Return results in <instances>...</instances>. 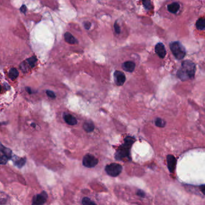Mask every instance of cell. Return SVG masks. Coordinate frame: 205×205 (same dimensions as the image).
Wrapping results in <instances>:
<instances>
[{"instance_id":"cell-1","label":"cell","mask_w":205,"mask_h":205,"mask_svg":"<svg viewBox=\"0 0 205 205\" xmlns=\"http://www.w3.org/2000/svg\"><path fill=\"white\" fill-rule=\"evenodd\" d=\"M196 70V64L193 62L188 60H184L177 72V77L183 81L192 80L194 78Z\"/></svg>"},{"instance_id":"cell-2","label":"cell","mask_w":205,"mask_h":205,"mask_svg":"<svg viewBox=\"0 0 205 205\" xmlns=\"http://www.w3.org/2000/svg\"><path fill=\"white\" fill-rule=\"evenodd\" d=\"M135 140L133 137H127L124 140V143L119 147L115 154V159L122 160L124 158H129L130 148L133 144Z\"/></svg>"},{"instance_id":"cell-3","label":"cell","mask_w":205,"mask_h":205,"mask_svg":"<svg viewBox=\"0 0 205 205\" xmlns=\"http://www.w3.org/2000/svg\"><path fill=\"white\" fill-rule=\"evenodd\" d=\"M170 48L175 56V57L179 60L183 59L186 55V50L183 45L179 42H173L170 44Z\"/></svg>"},{"instance_id":"cell-4","label":"cell","mask_w":205,"mask_h":205,"mask_svg":"<svg viewBox=\"0 0 205 205\" xmlns=\"http://www.w3.org/2000/svg\"><path fill=\"white\" fill-rule=\"evenodd\" d=\"M122 165L117 163H112L107 165L105 167V171L107 174L112 177H117L122 172Z\"/></svg>"},{"instance_id":"cell-5","label":"cell","mask_w":205,"mask_h":205,"mask_svg":"<svg viewBox=\"0 0 205 205\" xmlns=\"http://www.w3.org/2000/svg\"><path fill=\"white\" fill-rule=\"evenodd\" d=\"M37 62V59L35 56H32V57L27 59L25 61H24L19 66V67L21 70L23 72H27L30 69L33 68L36 63Z\"/></svg>"},{"instance_id":"cell-6","label":"cell","mask_w":205,"mask_h":205,"mask_svg":"<svg viewBox=\"0 0 205 205\" xmlns=\"http://www.w3.org/2000/svg\"><path fill=\"white\" fill-rule=\"evenodd\" d=\"M83 165L87 168H92L96 166L99 162L98 159L92 155L87 154L83 158Z\"/></svg>"},{"instance_id":"cell-7","label":"cell","mask_w":205,"mask_h":205,"mask_svg":"<svg viewBox=\"0 0 205 205\" xmlns=\"http://www.w3.org/2000/svg\"><path fill=\"white\" fill-rule=\"evenodd\" d=\"M47 198V194L45 191H43L39 194L34 196L32 198V204L40 205L46 203Z\"/></svg>"},{"instance_id":"cell-8","label":"cell","mask_w":205,"mask_h":205,"mask_svg":"<svg viewBox=\"0 0 205 205\" xmlns=\"http://www.w3.org/2000/svg\"><path fill=\"white\" fill-rule=\"evenodd\" d=\"M114 77L116 85L118 86L122 85L126 80L125 74L123 72L119 70H117L115 72L114 74Z\"/></svg>"},{"instance_id":"cell-9","label":"cell","mask_w":205,"mask_h":205,"mask_svg":"<svg viewBox=\"0 0 205 205\" xmlns=\"http://www.w3.org/2000/svg\"><path fill=\"white\" fill-rule=\"evenodd\" d=\"M176 158L172 155H169L167 156V163L168 169L170 173H173L176 168Z\"/></svg>"},{"instance_id":"cell-10","label":"cell","mask_w":205,"mask_h":205,"mask_svg":"<svg viewBox=\"0 0 205 205\" xmlns=\"http://www.w3.org/2000/svg\"><path fill=\"white\" fill-rule=\"evenodd\" d=\"M155 51L161 59H164L166 55V50L162 43H158L155 47Z\"/></svg>"},{"instance_id":"cell-11","label":"cell","mask_w":205,"mask_h":205,"mask_svg":"<svg viewBox=\"0 0 205 205\" xmlns=\"http://www.w3.org/2000/svg\"><path fill=\"white\" fill-rule=\"evenodd\" d=\"M135 63L132 61H127L123 63L122 68L128 72H133L135 69Z\"/></svg>"},{"instance_id":"cell-12","label":"cell","mask_w":205,"mask_h":205,"mask_svg":"<svg viewBox=\"0 0 205 205\" xmlns=\"http://www.w3.org/2000/svg\"><path fill=\"white\" fill-rule=\"evenodd\" d=\"M64 119L65 122L69 125H75L77 124V119L70 114H65L64 115Z\"/></svg>"},{"instance_id":"cell-13","label":"cell","mask_w":205,"mask_h":205,"mask_svg":"<svg viewBox=\"0 0 205 205\" xmlns=\"http://www.w3.org/2000/svg\"><path fill=\"white\" fill-rule=\"evenodd\" d=\"M64 40L65 41L69 43V44H76L78 42V41L76 39L75 37H74L69 32H67L64 34Z\"/></svg>"},{"instance_id":"cell-14","label":"cell","mask_w":205,"mask_h":205,"mask_svg":"<svg viewBox=\"0 0 205 205\" xmlns=\"http://www.w3.org/2000/svg\"><path fill=\"white\" fill-rule=\"evenodd\" d=\"M180 9V4L178 3H173L167 6V10L172 13H176Z\"/></svg>"},{"instance_id":"cell-15","label":"cell","mask_w":205,"mask_h":205,"mask_svg":"<svg viewBox=\"0 0 205 205\" xmlns=\"http://www.w3.org/2000/svg\"><path fill=\"white\" fill-rule=\"evenodd\" d=\"M13 161V162L14 165L19 169H21L22 167L25 164L27 161L26 158H17V157H15V159H12Z\"/></svg>"},{"instance_id":"cell-16","label":"cell","mask_w":205,"mask_h":205,"mask_svg":"<svg viewBox=\"0 0 205 205\" xmlns=\"http://www.w3.org/2000/svg\"><path fill=\"white\" fill-rule=\"evenodd\" d=\"M83 127L84 130L87 133H91L92 132L94 129V125L91 122H86L84 123L83 125Z\"/></svg>"},{"instance_id":"cell-17","label":"cell","mask_w":205,"mask_h":205,"mask_svg":"<svg viewBox=\"0 0 205 205\" xmlns=\"http://www.w3.org/2000/svg\"><path fill=\"white\" fill-rule=\"evenodd\" d=\"M196 28L199 30H203L205 29V18L201 17L197 20L196 23Z\"/></svg>"},{"instance_id":"cell-18","label":"cell","mask_w":205,"mask_h":205,"mask_svg":"<svg viewBox=\"0 0 205 205\" xmlns=\"http://www.w3.org/2000/svg\"><path fill=\"white\" fill-rule=\"evenodd\" d=\"M19 72L16 68H11L9 72V77L12 80H14L17 78Z\"/></svg>"},{"instance_id":"cell-19","label":"cell","mask_w":205,"mask_h":205,"mask_svg":"<svg viewBox=\"0 0 205 205\" xmlns=\"http://www.w3.org/2000/svg\"><path fill=\"white\" fill-rule=\"evenodd\" d=\"M0 149L4 152V154L8 156V158L10 159H12V152L10 148L4 146L2 144L0 143Z\"/></svg>"},{"instance_id":"cell-20","label":"cell","mask_w":205,"mask_h":205,"mask_svg":"<svg viewBox=\"0 0 205 205\" xmlns=\"http://www.w3.org/2000/svg\"><path fill=\"white\" fill-rule=\"evenodd\" d=\"M9 159L8 156L0 149V164H6Z\"/></svg>"},{"instance_id":"cell-21","label":"cell","mask_w":205,"mask_h":205,"mask_svg":"<svg viewBox=\"0 0 205 205\" xmlns=\"http://www.w3.org/2000/svg\"><path fill=\"white\" fill-rule=\"evenodd\" d=\"M155 124L157 127H164L166 125V122L164 120L161 118H157L155 120Z\"/></svg>"},{"instance_id":"cell-22","label":"cell","mask_w":205,"mask_h":205,"mask_svg":"<svg viewBox=\"0 0 205 205\" xmlns=\"http://www.w3.org/2000/svg\"><path fill=\"white\" fill-rule=\"evenodd\" d=\"M142 3L146 10H150L152 9L151 0H142Z\"/></svg>"},{"instance_id":"cell-23","label":"cell","mask_w":205,"mask_h":205,"mask_svg":"<svg viewBox=\"0 0 205 205\" xmlns=\"http://www.w3.org/2000/svg\"><path fill=\"white\" fill-rule=\"evenodd\" d=\"M82 203L83 204H96L94 201H92L91 199L88 197H84L82 199Z\"/></svg>"},{"instance_id":"cell-24","label":"cell","mask_w":205,"mask_h":205,"mask_svg":"<svg viewBox=\"0 0 205 205\" xmlns=\"http://www.w3.org/2000/svg\"><path fill=\"white\" fill-rule=\"evenodd\" d=\"M46 95H47L48 97L52 98V99H55L56 98V95L55 94V93L51 90H46Z\"/></svg>"},{"instance_id":"cell-25","label":"cell","mask_w":205,"mask_h":205,"mask_svg":"<svg viewBox=\"0 0 205 205\" xmlns=\"http://www.w3.org/2000/svg\"><path fill=\"white\" fill-rule=\"evenodd\" d=\"M114 28H115V30L116 31V33L117 34H120L121 33V28H120V27L119 26V25L118 24V23L117 22H115V24H114Z\"/></svg>"},{"instance_id":"cell-26","label":"cell","mask_w":205,"mask_h":205,"mask_svg":"<svg viewBox=\"0 0 205 205\" xmlns=\"http://www.w3.org/2000/svg\"><path fill=\"white\" fill-rule=\"evenodd\" d=\"M137 195L140 197H145V193L142 190H138L137 192Z\"/></svg>"},{"instance_id":"cell-27","label":"cell","mask_w":205,"mask_h":205,"mask_svg":"<svg viewBox=\"0 0 205 205\" xmlns=\"http://www.w3.org/2000/svg\"><path fill=\"white\" fill-rule=\"evenodd\" d=\"M20 10H21V12L24 14L26 13L27 11V6L25 5V4H23L21 7L20 8Z\"/></svg>"},{"instance_id":"cell-28","label":"cell","mask_w":205,"mask_h":205,"mask_svg":"<svg viewBox=\"0 0 205 205\" xmlns=\"http://www.w3.org/2000/svg\"><path fill=\"white\" fill-rule=\"evenodd\" d=\"M84 27H85V29L89 30L91 28V22H84Z\"/></svg>"},{"instance_id":"cell-29","label":"cell","mask_w":205,"mask_h":205,"mask_svg":"<svg viewBox=\"0 0 205 205\" xmlns=\"http://www.w3.org/2000/svg\"><path fill=\"white\" fill-rule=\"evenodd\" d=\"M200 189L201 193L204 195H205V185H203L200 186Z\"/></svg>"},{"instance_id":"cell-30","label":"cell","mask_w":205,"mask_h":205,"mask_svg":"<svg viewBox=\"0 0 205 205\" xmlns=\"http://www.w3.org/2000/svg\"><path fill=\"white\" fill-rule=\"evenodd\" d=\"M26 91L29 93V94H32V93H34V91L32 90V89L30 88V87H26Z\"/></svg>"},{"instance_id":"cell-31","label":"cell","mask_w":205,"mask_h":205,"mask_svg":"<svg viewBox=\"0 0 205 205\" xmlns=\"http://www.w3.org/2000/svg\"><path fill=\"white\" fill-rule=\"evenodd\" d=\"M31 126H34V127H35V125L34 123H33V124H31Z\"/></svg>"},{"instance_id":"cell-32","label":"cell","mask_w":205,"mask_h":205,"mask_svg":"<svg viewBox=\"0 0 205 205\" xmlns=\"http://www.w3.org/2000/svg\"><path fill=\"white\" fill-rule=\"evenodd\" d=\"M1 85H0V92H1Z\"/></svg>"}]
</instances>
